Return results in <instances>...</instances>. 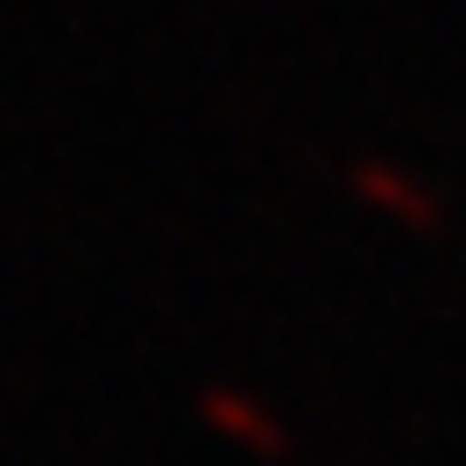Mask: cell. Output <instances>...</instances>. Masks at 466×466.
Wrapping results in <instances>:
<instances>
[{
    "mask_svg": "<svg viewBox=\"0 0 466 466\" xmlns=\"http://www.w3.org/2000/svg\"><path fill=\"white\" fill-rule=\"evenodd\" d=\"M203 421H211L226 444H241V451H256V459H279L294 436H286V421L271 414L264 399H248V391H233V384H211L203 391Z\"/></svg>",
    "mask_w": 466,
    "mask_h": 466,
    "instance_id": "obj_1",
    "label": "cell"
}]
</instances>
